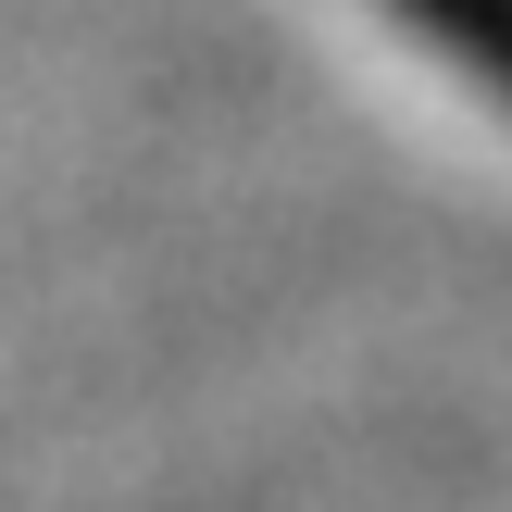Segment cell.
<instances>
[{"instance_id":"6da1fadb","label":"cell","mask_w":512,"mask_h":512,"mask_svg":"<svg viewBox=\"0 0 512 512\" xmlns=\"http://www.w3.org/2000/svg\"><path fill=\"white\" fill-rule=\"evenodd\" d=\"M388 13L413 25L425 50H450L488 100H512V0H388Z\"/></svg>"}]
</instances>
